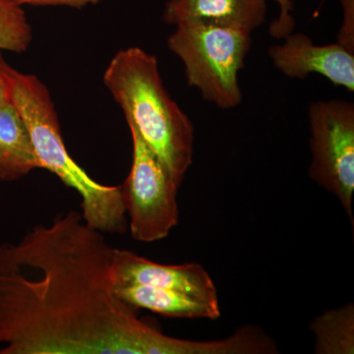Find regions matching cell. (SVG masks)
Segmentation results:
<instances>
[{"mask_svg":"<svg viewBox=\"0 0 354 354\" xmlns=\"http://www.w3.org/2000/svg\"><path fill=\"white\" fill-rule=\"evenodd\" d=\"M114 251L82 214L0 244V354H203L118 297Z\"/></svg>","mask_w":354,"mask_h":354,"instance_id":"obj_1","label":"cell"},{"mask_svg":"<svg viewBox=\"0 0 354 354\" xmlns=\"http://www.w3.org/2000/svg\"><path fill=\"white\" fill-rule=\"evenodd\" d=\"M128 127L133 143L132 165L121 193L130 218V232L136 241H162L178 223L177 192L180 183L136 130Z\"/></svg>","mask_w":354,"mask_h":354,"instance_id":"obj_6","label":"cell"},{"mask_svg":"<svg viewBox=\"0 0 354 354\" xmlns=\"http://www.w3.org/2000/svg\"><path fill=\"white\" fill-rule=\"evenodd\" d=\"M310 329L315 335L316 353L353 354V304L324 312L314 319Z\"/></svg>","mask_w":354,"mask_h":354,"instance_id":"obj_12","label":"cell"},{"mask_svg":"<svg viewBox=\"0 0 354 354\" xmlns=\"http://www.w3.org/2000/svg\"><path fill=\"white\" fill-rule=\"evenodd\" d=\"M1 65L11 102L24 120L43 169L53 172L80 195L81 214L90 227L102 234L127 232V212L121 186L97 183L69 155L48 87L38 77L12 68L3 58Z\"/></svg>","mask_w":354,"mask_h":354,"instance_id":"obj_3","label":"cell"},{"mask_svg":"<svg viewBox=\"0 0 354 354\" xmlns=\"http://www.w3.org/2000/svg\"><path fill=\"white\" fill-rule=\"evenodd\" d=\"M32 39V27L21 6L0 0V50L24 53Z\"/></svg>","mask_w":354,"mask_h":354,"instance_id":"obj_13","label":"cell"},{"mask_svg":"<svg viewBox=\"0 0 354 354\" xmlns=\"http://www.w3.org/2000/svg\"><path fill=\"white\" fill-rule=\"evenodd\" d=\"M13 3L17 6L23 4H29L35 6H69L73 8L81 9L88 4H97L102 0H10Z\"/></svg>","mask_w":354,"mask_h":354,"instance_id":"obj_16","label":"cell"},{"mask_svg":"<svg viewBox=\"0 0 354 354\" xmlns=\"http://www.w3.org/2000/svg\"><path fill=\"white\" fill-rule=\"evenodd\" d=\"M104 84L134 128L177 183L193 162L194 127L165 88L157 57L137 46L109 62Z\"/></svg>","mask_w":354,"mask_h":354,"instance_id":"obj_2","label":"cell"},{"mask_svg":"<svg viewBox=\"0 0 354 354\" xmlns=\"http://www.w3.org/2000/svg\"><path fill=\"white\" fill-rule=\"evenodd\" d=\"M268 0H169L162 19L171 25L201 22L252 34L264 24Z\"/></svg>","mask_w":354,"mask_h":354,"instance_id":"obj_9","label":"cell"},{"mask_svg":"<svg viewBox=\"0 0 354 354\" xmlns=\"http://www.w3.org/2000/svg\"><path fill=\"white\" fill-rule=\"evenodd\" d=\"M37 169L43 167L24 120L10 100L0 108V180H18Z\"/></svg>","mask_w":354,"mask_h":354,"instance_id":"obj_11","label":"cell"},{"mask_svg":"<svg viewBox=\"0 0 354 354\" xmlns=\"http://www.w3.org/2000/svg\"><path fill=\"white\" fill-rule=\"evenodd\" d=\"M310 178L341 203L353 227L354 104L312 102L308 108Z\"/></svg>","mask_w":354,"mask_h":354,"instance_id":"obj_5","label":"cell"},{"mask_svg":"<svg viewBox=\"0 0 354 354\" xmlns=\"http://www.w3.org/2000/svg\"><path fill=\"white\" fill-rule=\"evenodd\" d=\"M2 57L0 55V108L10 102V91L3 68L1 65Z\"/></svg>","mask_w":354,"mask_h":354,"instance_id":"obj_17","label":"cell"},{"mask_svg":"<svg viewBox=\"0 0 354 354\" xmlns=\"http://www.w3.org/2000/svg\"><path fill=\"white\" fill-rule=\"evenodd\" d=\"M269 50L272 64L283 75L305 80L310 74L325 77L335 86L354 91V53L335 43L317 46L302 32H291Z\"/></svg>","mask_w":354,"mask_h":354,"instance_id":"obj_7","label":"cell"},{"mask_svg":"<svg viewBox=\"0 0 354 354\" xmlns=\"http://www.w3.org/2000/svg\"><path fill=\"white\" fill-rule=\"evenodd\" d=\"M326 0H321L320 6H323L324 3H325Z\"/></svg>","mask_w":354,"mask_h":354,"instance_id":"obj_18","label":"cell"},{"mask_svg":"<svg viewBox=\"0 0 354 354\" xmlns=\"http://www.w3.org/2000/svg\"><path fill=\"white\" fill-rule=\"evenodd\" d=\"M251 32L201 22H183L167 46L183 62L186 80L203 99L221 109L241 104L239 72L252 46Z\"/></svg>","mask_w":354,"mask_h":354,"instance_id":"obj_4","label":"cell"},{"mask_svg":"<svg viewBox=\"0 0 354 354\" xmlns=\"http://www.w3.org/2000/svg\"><path fill=\"white\" fill-rule=\"evenodd\" d=\"M342 21L337 32V43L354 53V0H339Z\"/></svg>","mask_w":354,"mask_h":354,"instance_id":"obj_15","label":"cell"},{"mask_svg":"<svg viewBox=\"0 0 354 354\" xmlns=\"http://www.w3.org/2000/svg\"><path fill=\"white\" fill-rule=\"evenodd\" d=\"M145 286L169 288L218 304V293L208 272L197 263L162 265L131 251H114V286Z\"/></svg>","mask_w":354,"mask_h":354,"instance_id":"obj_8","label":"cell"},{"mask_svg":"<svg viewBox=\"0 0 354 354\" xmlns=\"http://www.w3.org/2000/svg\"><path fill=\"white\" fill-rule=\"evenodd\" d=\"M279 7V16L270 25L269 34L272 38L283 39L295 31L293 3L291 0H274Z\"/></svg>","mask_w":354,"mask_h":354,"instance_id":"obj_14","label":"cell"},{"mask_svg":"<svg viewBox=\"0 0 354 354\" xmlns=\"http://www.w3.org/2000/svg\"><path fill=\"white\" fill-rule=\"evenodd\" d=\"M118 297L138 309L174 318H207L221 315L220 305L169 288L145 286H116Z\"/></svg>","mask_w":354,"mask_h":354,"instance_id":"obj_10","label":"cell"}]
</instances>
